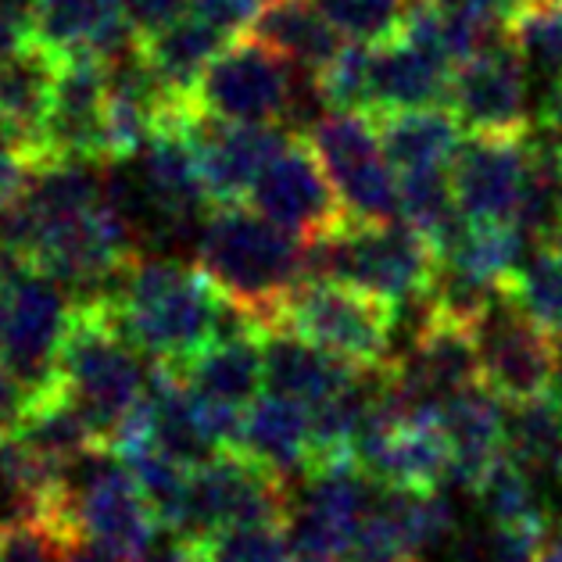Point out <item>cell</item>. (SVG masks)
I'll use <instances>...</instances> for the list:
<instances>
[{
    "instance_id": "obj_25",
    "label": "cell",
    "mask_w": 562,
    "mask_h": 562,
    "mask_svg": "<svg viewBox=\"0 0 562 562\" xmlns=\"http://www.w3.org/2000/svg\"><path fill=\"white\" fill-rule=\"evenodd\" d=\"M524 251L527 233L516 223H473L470 218L465 229L451 240V248L441 255V262L505 291L513 272L524 266Z\"/></svg>"
},
{
    "instance_id": "obj_3",
    "label": "cell",
    "mask_w": 562,
    "mask_h": 562,
    "mask_svg": "<svg viewBox=\"0 0 562 562\" xmlns=\"http://www.w3.org/2000/svg\"><path fill=\"white\" fill-rule=\"evenodd\" d=\"M308 244V280H334L366 291L387 305H423L430 297L441 255L405 218L394 223H348Z\"/></svg>"
},
{
    "instance_id": "obj_6",
    "label": "cell",
    "mask_w": 562,
    "mask_h": 562,
    "mask_svg": "<svg viewBox=\"0 0 562 562\" xmlns=\"http://www.w3.org/2000/svg\"><path fill=\"white\" fill-rule=\"evenodd\" d=\"M330 172L351 223H394L402 218V176L383 150L376 115L326 112L301 133Z\"/></svg>"
},
{
    "instance_id": "obj_46",
    "label": "cell",
    "mask_w": 562,
    "mask_h": 562,
    "mask_svg": "<svg viewBox=\"0 0 562 562\" xmlns=\"http://www.w3.org/2000/svg\"><path fill=\"white\" fill-rule=\"evenodd\" d=\"M559 397H562V391H559Z\"/></svg>"
},
{
    "instance_id": "obj_32",
    "label": "cell",
    "mask_w": 562,
    "mask_h": 562,
    "mask_svg": "<svg viewBox=\"0 0 562 562\" xmlns=\"http://www.w3.org/2000/svg\"><path fill=\"white\" fill-rule=\"evenodd\" d=\"M373 50H376V44L351 40V44H345V50L330 61V68L319 72L334 112H369L373 115Z\"/></svg>"
},
{
    "instance_id": "obj_1",
    "label": "cell",
    "mask_w": 562,
    "mask_h": 562,
    "mask_svg": "<svg viewBox=\"0 0 562 562\" xmlns=\"http://www.w3.org/2000/svg\"><path fill=\"white\" fill-rule=\"evenodd\" d=\"M115 312L122 334L147 362L183 369L194 355L233 323L248 319L215 291V283L194 266L166 258H136L119 280Z\"/></svg>"
},
{
    "instance_id": "obj_4",
    "label": "cell",
    "mask_w": 562,
    "mask_h": 562,
    "mask_svg": "<svg viewBox=\"0 0 562 562\" xmlns=\"http://www.w3.org/2000/svg\"><path fill=\"white\" fill-rule=\"evenodd\" d=\"M144 355L122 334L112 294H76L58 348V373L76 402L98 423L104 441L147 391Z\"/></svg>"
},
{
    "instance_id": "obj_23",
    "label": "cell",
    "mask_w": 562,
    "mask_h": 562,
    "mask_svg": "<svg viewBox=\"0 0 562 562\" xmlns=\"http://www.w3.org/2000/svg\"><path fill=\"white\" fill-rule=\"evenodd\" d=\"M233 36L223 30H215L212 22H204L198 15L176 19L166 30L144 36V54L150 68H155L166 98H194V87L201 83L204 68L212 65V58L229 44Z\"/></svg>"
},
{
    "instance_id": "obj_42",
    "label": "cell",
    "mask_w": 562,
    "mask_h": 562,
    "mask_svg": "<svg viewBox=\"0 0 562 562\" xmlns=\"http://www.w3.org/2000/svg\"><path fill=\"white\" fill-rule=\"evenodd\" d=\"M61 562H122L115 552H108L104 544H98V541H76V544H68L65 548V559Z\"/></svg>"
},
{
    "instance_id": "obj_7",
    "label": "cell",
    "mask_w": 562,
    "mask_h": 562,
    "mask_svg": "<svg viewBox=\"0 0 562 562\" xmlns=\"http://www.w3.org/2000/svg\"><path fill=\"white\" fill-rule=\"evenodd\" d=\"M68 487L76 527L87 541L104 544L122 562H144L158 544V516L112 448L68 465Z\"/></svg>"
},
{
    "instance_id": "obj_47",
    "label": "cell",
    "mask_w": 562,
    "mask_h": 562,
    "mask_svg": "<svg viewBox=\"0 0 562 562\" xmlns=\"http://www.w3.org/2000/svg\"><path fill=\"white\" fill-rule=\"evenodd\" d=\"M559 240H562V237H559Z\"/></svg>"
},
{
    "instance_id": "obj_16",
    "label": "cell",
    "mask_w": 562,
    "mask_h": 562,
    "mask_svg": "<svg viewBox=\"0 0 562 562\" xmlns=\"http://www.w3.org/2000/svg\"><path fill=\"white\" fill-rule=\"evenodd\" d=\"M266 334V391L291 397L297 405H319L326 397L340 394L351 383L369 376L366 369L351 366L337 355L308 345L283 326H262Z\"/></svg>"
},
{
    "instance_id": "obj_39",
    "label": "cell",
    "mask_w": 562,
    "mask_h": 562,
    "mask_svg": "<svg viewBox=\"0 0 562 562\" xmlns=\"http://www.w3.org/2000/svg\"><path fill=\"white\" fill-rule=\"evenodd\" d=\"M262 4L266 0H190V15L212 22L226 36H244Z\"/></svg>"
},
{
    "instance_id": "obj_29",
    "label": "cell",
    "mask_w": 562,
    "mask_h": 562,
    "mask_svg": "<svg viewBox=\"0 0 562 562\" xmlns=\"http://www.w3.org/2000/svg\"><path fill=\"white\" fill-rule=\"evenodd\" d=\"M473 495L491 524H519V519L548 516L541 509L538 487H533V473L524 462H516L509 451H502V456L487 465L484 476L476 480Z\"/></svg>"
},
{
    "instance_id": "obj_27",
    "label": "cell",
    "mask_w": 562,
    "mask_h": 562,
    "mask_svg": "<svg viewBox=\"0 0 562 562\" xmlns=\"http://www.w3.org/2000/svg\"><path fill=\"white\" fill-rule=\"evenodd\" d=\"M119 11V0H36V44L50 58L90 50Z\"/></svg>"
},
{
    "instance_id": "obj_9",
    "label": "cell",
    "mask_w": 562,
    "mask_h": 562,
    "mask_svg": "<svg viewBox=\"0 0 562 562\" xmlns=\"http://www.w3.org/2000/svg\"><path fill=\"white\" fill-rule=\"evenodd\" d=\"M291 87V61L244 33L215 54L190 101L198 112L226 122H283Z\"/></svg>"
},
{
    "instance_id": "obj_14",
    "label": "cell",
    "mask_w": 562,
    "mask_h": 562,
    "mask_svg": "<svg viewBox=\"0 0 562 562\" xmlns=\"http://www.w3.org/2000/svg\"><path fill=\"white\" fill-rule=\"evenodd\" d=\"M187 133L194 144L212 209L240 204L269 161L291 144V133L277 130L272 122H226L204 112L187 122Z\"/></svg>"
},
{
    "instance_id": "obj_20",
    "label": "cell",
    "mask_w": 562,
    "mask_h": 562,
    "mask_svg": "<svg viewBox=\"0 0 562 562\" xmlns=\"http://www.w3.org/2000/svg\"><path fill=\"white\" fill-rule=\"evenodd\" d=\"M240 451L255 462L269 465L272 473L291 480L294 473L312 470V423L308 408L280 394H258L244 408Z\"/></svg>"
},
{
    "instance_id": "obj_40",
    "label": "cell",
    "mask_w": 562,
    "mask_h": 562,
    "mask_svg": "<svg viewBox=\"0 0 562 562\" xmlns=\"http://www.w3.org/2000/svg\"><path fill=\"white\" fill-rule=\"evenodd\" d=\"M119 4L140 36L166 30L176 19H183V11H190V0H119Z\"/></svg>"
},
{
    "instance_id": "obj_28",
    "label": "cell",
    "mask_w": 562,
    "mask_h": 562,
    "mask_svg": "<svg viewBox=\"0 0 562 562\" xmlns=\"http://www.w3.org/2000/svg\"><path fill=\"white\" fill-rule=\"evenodd\" d=\"M505 294L562 337V240L533 244L530 258L505 283Z\"/></svg>"
},
{
    "instance_id": "obj_31",
    "label": "cell",
    "mask_w": 562,
    "mask_h": 562,
    "mask_svg": "<svg viewBox=\"0 0 562 562\" xmlns=\"http://www.w3.org/2000/svg\"><path fill=\"white\" fill-rule=\"evenodd\" d=\"M348 40L387 44L402 36L413 0H315Z\"/></svg>"
},
{
    "instance_id": "obj_22",
    "label": "cell",
    "mask_w": 562,
    "mask_h": 562,
    "mask_svg": "<svg viewBox=\"0 0 562 562\" xmlns=\"http://www.w3.org/2000/svg\"><path fill=\"white\" fill-rule=\"evenodd\" d=\"M451 68L437 54L423 50L405 36H394L373 50V115L402 112V108H427L448 101Z\"/></svg>"
},
{
    "instance_id": "obj_17",
    "label": "cell",
    "mask_w": 562,
    "mask_h": 562,
    "mask_svg": "<svg viewBox=\"0 0 562 562\" xmlns=\"http://www.w3.org/2000/svg\"><path fill=\"white\" fill-rule=\"evenodd\" d=\"M441 423L451 451H456V459H451V484L473 491L487 465L505 451L509 402L498 391L484 387V383H473V387H465L441 408Z\"/></svg>"
},
{
    "instance_id": "obj_30",
    "label": "cell",
    "mask_w": 562,
    "mask_h": 562,
    "mask_svg": "<svg viewBox=\"0 0 562 562\" xmlns=\"http://www.w3.org/2000/svg\"><path fill=\"white\" fill-rule=\"evenodd\" d=\"M505 40L524 54L530 68L562 76V0L519 11L505 22Z\"/></svg>"
},
{
    "instance_id": "obj_5",
    "label": "cell",
    "mask_w": 562,
    "mask_h": 562,
    "mask_svg": "<svg viewBox=\"0 0 562 562\" xmlns=\"http://www.w3.org/2000/svg\"><path fill=\"white\" fill-rule=\"evenodd\" d=\"M397 312L366 291L334 283V280H305L297 291L286 297L277 323L308 345L323 348L345 359L351 366L366 369V373H383L394 359V330Z\"/></svg>"
},
{
    "instance_id": "obj_10",
    "label": "cell",
    "mask_w": 562,
    "mask_h": 562,
    "mask_svg": "<svg viewBox=\"0 0 562 562\" xmlns=\"http://www.w3.org/2000/svg\"><path fill=\"white\" fill-rule=\"evenodd\" d=\"M248 201L258 215L297 233L301 240L326 237L351 223L330 172L323 169L319 155L301 133H294L291 144L269 161L266 172L255 180Z\"/></svg>"
},
{
    "instance_id": "obj_37",
    "label": "cell",
    "mask_w": 562,
    "mask_h": 562,
    "mask_svg": "<svg viewBox=\"0 0 562 562\" xmlns=\"http://www.w3.org/2000/svg\"><path fill=\"white\" fill-rule=\"evenodd\" d=\"M47 391V387H44ZM40 387L22 380L15 369L0 359V437H19L40 402Z\"/></svg>"
},
{
    "instance_id": "obj_35",
    "label": "cell",
    "mask_w": 562,
    "mask_h": 562,
    "mask_svg": "<svg viewBox=\"0 0 562 562\" xmlns=\"http://www.w3.org/2000/svg\"><path fill=\"white\" fill-rule=\"evenodd\" d=\"M68 541L40 519L0 524V562H61Z\"/></svg>"
},
{
    "instance_id": "obj_2",
    "label": "cell",
    "mask_w": 562,
    "mask_h": 562,
    "mask_svg": "<svg viewBox=\"0 0 562 562\" xmlns=\"http://www.w3.org/2000/svg\"><path fill=\"white\" fill-rule=\"evenodd\" d=\"M305 258L308 244L297 233L240 204L212 209L201 226L198 269L233 308L258 326L277 323L286 297L308 280Z\"/></svg>"
},
{
    "instance_id": "obj_45",
    "label": "cell",
    "mask_w": 562,
    "mask_h": 562,
    "mask_svg": "<svg viewBox=\"0 0 562 562\" xmlns=\"http://www.w3.org/2000/svg\"><path fill=\"white\" fill-rule=\"evenodd\" d=\"M294 562H345V559H294Z\"/></svg>"
},
{
    "instance_id": "obj_15",
    "label": "cell",
    "mask_w": 562,
    "mask_h": 562,
    "mask_svg": "<svg viewBox=\"0 0 562 562\" xmlns=\"http://www.w3.org/2000/svg\"><path fill=\"white\" fill-rule=\"evenodd\" d=\"M190 391L212 402L248 408L266 387V334L251 319H240L209 340L183 369Z\"/></svg>"
},
{
    "instance_id": "obj_24",
    "label": "cell",
    "mask_w": 562,
    "mask_h": 562,
    "mask_svg": "<svg viewBox=\"0 0 562 562\" xmlns=\"http://www.w3.org/2000/svg\"><path fill=\"white\" fill-rule=\"evenodd\" d=\"M505 451L524 462L530 473L562 480V397L559 387L509 405L505 423Z\"/></svg>"
},
{
    "instance_id": "obj_13",
    "label": "cell",
    "mask_w": 562,
    "mask_h": 562,
    "mask_svg": "<svg viewBox=\"0 0 562 562\" xmlns=\"http://www.w3.org/2000/svg\"><path fill=\"white\" fill-rule=\"evenodd\" d=\"M527 72L524 54L509 40H495L451 72L448 108L465 133H533L538 126L527 112Z\"/></svg>"
},
{
    "instance_id": "obj_36",
    "label": "cell",
    "mask_w": 562,
    "mask_h": 562,
    "mask_svg": "<svg viewBox=\"0 0 562 562\" xmlns=\"http://www.w3.org/2000/svg\"><path fill=\"white\" fill-rule=\"evenodd\" d=\"M36 169H40V158L33 150L0 133V212L15 209V204L30 198Z\"/></svg>"
},
{
    "instance_id": "obj_33",
    "label": "cell",
    "mask_w": 562,
    "mask_h": 562,
    "mask_svg": "<svg viewBox=\"0 0 562 562\" xmlns=\"http://www.w3.org/2000/svg\"><path fill=\"white\" fill-rule=\"evenodd\" d=\"M286 524L229 527L201 548L204 562H294Z\"/></svg>"
},
{
    "instance_id": "obj_43",
    "label": "cell",
    "mask_w": 562,
    "mask_h": 562,
    "mask_svg": "<svg viewBox=\"0 0 562 562\" xmlns=\"http://www.w3.org/2000/svg\"><path fill=\"white\" fill-rule=\"evenodd\" d=\"M495 4V11L498 15L509 22L513 15H519V11H530V8H538V4H544V0H491Z\"/></svg>"
},
{
    "instance_id": "obj_41",
    "label": "cell",
    "mask_w": 562,
    "mask_h": 562,
    "mask_svg": "<svg viewBox=\"0 0 562 562\" xmlns=\"http://www.w3.org/2000/svg\"><path fill=\"white\" fill-rule=\"evenodd\" d=\"M533 126H538L541 133L562 136V76H555V83L544 90L538 115H533Z\"/></svg>"
},
{
    "instance_id": "obj_12",
    "label": "cell",
    "mask_w": 562,
    "mask_h": 562,
    "mask_svg": "<svg viewBox=\"0 0 562 562\" xmlns=\"http://www.w3.org/2000/svg\"><path fill=\"white\" fill-rule=\"evenodd\" d=\"M72 301L61 283L44 269H22L8 283V319H4V359L33 387H50L58 380V348L68 330Z\"/></svg>"
},
{
    "instance_id": "obj_19",
    "label": "cell",
    "mask_w": 562,
    "mask_h": 562,
    "mask_svg": "<svg viewBox=\"0 0 562 562\" xmlns=\"http://www.w3.org/2000/svg\"><path fill=\"white\" fill-rule=\"evenodd\" d=\"M376 130L397 176L423 169H451V161H456L465 140V126L448 104L380 112Z\"/></svg>"
},
{
    "instance_id": "obj_11",
    "label": "cell",
    "mask_w": 562,
    "mask_h": 562,
    "mask_svg": "<svg viewBox=\"0 0 562 562\" xmlns=\"http://www.w3.org/2000/svg\"><path fill=\"white\" fill-rule=\"evenodd\" d=\"M533 155V133H465L451 187L456 201L473 223H513L524 198Z\"/></svg>"
},
{
    "instance_id": "obj_26",
    "label": "cell",
    "mask_w": 562,
    "mask_h": 562,
    "mask_svg": "<svg viewBox=\"0 0 562 562\" xmlns=\"http://www.w3.org/2000/svg\"><path fill=\"white\" fill-rule=\"evenodd\" d=\"M402 218L434 244L437 255H445L470 223L456 201L451 172L445 169L402 172Z\"/></svg>"
},
{
    "instance_id": "obj_34",
    "label": "cell",
    "mask_w": 562,
    "mask_h": 562,
    "mask_svg": "<svg viewBox=\"0 0 562 562\" xmlns=\"http://www.w3.org/2000/svg\"><path fill=\"white\" fill-rule=\"evenodd\" d=\"M548 538H552V519L548 516L495 524L484 544V562H541Z\"/></svg>"
},
{
    "instance_id": "obj_8",
    "label": "cell",
    "mask_w": 562,
    "mask_h": 562,
    "mask_svg": "<svg viewBox=\"0 0 562 562\" xmlns=\"http://www.w3.org/2000/svg\"><path fill=\"white\" fill-rule=\"evenodd\" d=\"M480 383L498 391L505 402H527L559 387L562 337L524 312L509 294L476 326Z\"/></svg>"
},
{
    "instance_id": "obj_21",
    "label": "cell",
    "mask_w": 562,
    "mask_h": 562,
    "mask_svg": "<svg viewBox=\"0 0 562 562\" xmlns=\"http://www.w3.org/2000/svg\"><path fill=\"white\" fill-rule=\"evenodd\" d=\"M58 58L33 44L15 58L0 61V133L33 150L44 166V126L50 115Z\"/></svg>"
},
{
    "instance_id": "obj_44",
    "label": "cell",
    "mask_w": 562,
    "mask_h": 562,
    "mask_svg": "<svg viewBox=\"0 0 562 562\" xmlns=\"http://www.w3.org/2000/svg\"><path fill=\"white\" fill-rule=\"evenodd\" d=\"M552 147H555V161H559V172H562V136H559Z\"/></svg>"
},
{
    "instance_id": "obj_38",
    "label": "cell",
    "mask_w": 562,
    "mask_h": 562,
    "mask_svg": "<svg viewBox=\"0 0 562 562\" xmlns=\"http://www.w3.org/2000/svg\"><path fill=\"white\" fill-rule=\"evenodd\" d=\"M36 44V0H0V61Z\"/></svg>"
},
{
    "instance_id": "obj_18",
    "label": "cell",
    "mask_w": 562,
    "mask_h": 562,
    "mask_svg": "<svg viewBox=\"0 0 562 562\" xmlns=\"http://www.w3.org/2000/svg\"><path fill=\"white\" fill-rule=\"evenodd\" d=\"M248 36L283 54L291 65L308 68V72H326L330 61L345 50V33L315 0H266Z\"/></svg>"
}]
</instances>
